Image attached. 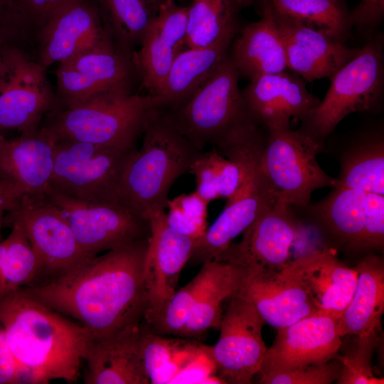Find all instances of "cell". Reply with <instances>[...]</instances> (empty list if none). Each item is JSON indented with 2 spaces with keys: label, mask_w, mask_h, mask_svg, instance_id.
<instances>
[{
  "label": "cell",
  "mask_w": 384,
  "mask_h": 384,
  "mask_svg": "<svg viewBox=\"0 0 384 384\" xmlns=\"http://www.w3.org/2000/svg\"><path fill=\"white\" fill-rule=\"evenodd\" d=\"M240 75L228 56L184 103L164 112L198 151L210 144L224 157L263 137L265 128L249 113L238 87Z\"/></svg>",
  "instance_id": "cell-3"
},
{
  "label": "cell",
  "mask_w": 384,
  "mask_h": 384,
  "mask_svg": "<svg viewBox=\"0 0 384 384\" xmlns=\"http://www.w3.org/2000/svg\"><path fill=\"white\" fill-rule=\"evenodd\" d=\"M168 1L95 0L102 19L112 31L126 55L130 48L140 45L149 26Z\"/></svg>",
  "instance_id": "cell-34"
},
{
  "label": "cell",
  "mask_w": 384,
  "mask_h": 384,
  "mask_svg": "<svg viewBox=\"0 0 384 384\" xmlns=\"http://www.w3.org/2000/svg\"><path fill=\"white\" fill-rule=\"evenodd\" d=\"M240 268L234 297L251 304L265 323L280 329L319 314L304 289L283 270Z\"/></svg>",
  "instance_id": "cell-18"
},
{
  "label": "cell",
  "mask_w": 384,
  "mask_h": 384,
  "mask_svg": "<svg viewBox=\"0 0 384 384\" xmlns=\"http://www.w3.org/2000/svg\"><path fill=\"white\" fill-rule=\"evenodd\" d=\"M383 50L380 36L360 48L333 75L324 98L301 121L298 129L324 146L325 139L347 115L380 108L384 93Z\"/></svg>",
  "instance_id": "cell-6"
},
{
  "label": "cell",
  "mask_w": 384,
  "mask_h": 384,
  "mask_svg": "<svg viewBox=\"0 0 384 384\" xmlns=\"http://www.w3.org/2000/svg\"><path fill=\"white\" fill-rule=\"evenodd\" d=\"M274 21L284 46L288 69L304 80L333 75L360 48L348 46L329 32L297 18L262 10Z\"/></svg>",
  "instance_id": "cell-14"
},
{
  "label": "cell",
  "mask_w": 384,
  "mask_h": 384,
  "mask_svg": "<svg viewBox=\"0 0 384 384\" xmlns=\"http://www.w3.org/2000/svg\"><path fill=\"white\" fill-rule=\"evenodd\" d=\"M299 222L293 207L277 201L245 230L239 242H232L215 260L245 269L282 271L292 261Z\"/></svg>",
  "instance_id": "cell-13"
},
{
  "label": "cell",
  "mask_w": 384,
  "mask_h": 384,
  "mask_svg": "<svg viewBox=\"0 0 384 384\" xmlns=\"http://www.w3.org/2000/svg\"><path fill=\"white\" fill-rule=\"evenodd\" d=\"M11 14V0H0V24Z\"/></svg>",
  "instance_id": "cell-48"
},
{
  "label": "cell",
  "mask_w": 384,
  "mask_h": 384,
  "mask_svg": "<svg viewBox=\"0 0 384 384\" xmlns=\"http://www.w3.org/2000/svg\"><path fill=\"white\" fill-rule=\"evenodd\" d=\"M266 324L255 307L233 297L220 324V336L208 346L222 383L250 384L259 373L267 350L262 336Z\"/></svg>",
  "instance_id": "cell-12"
},
{
  "label": "cell",
  "mask_w": 384,
  "mask_h": 384,
  "mask_svg": "<svg viewBox=\"0 0 384 384\" xmlns=\"http://www.w3.org/2000/svg\"><path fill=\"white\" fill-rule=\"evenodd\" d=\"M384 243V195L366 192L361 250H380Z\"/></svg>",
  "instance_id": "cell-41"
},
{
  "label": "cell",
  "mask_w": 384,
  "mask_h": 384,
  "mask_svg": "<svg viewBox=\"0 0 384 384\" xmlns=\"http://www.w3.org/2000/svg\"><path fill=\"white\" fill-rule=\"evenodd\" d=\"M18 198L11 189L0 181V241L1 240V229L4 226V218L15 207Z\"/></svg>",
  "instance_id": "cell-47"
},
{
  "label": "cell",
  "mask_w": 384,
  "mask_h": 384,
  "mask_svg": "<svg viewBox=\"0 0 384 384\" xmlns=\"http://www.w3.org/2000/svg\"><path fill=\"white\" fill-rule=\"evenodd\" d=\"M208 203L195 191L169 200L166 223L174 232L198 240L206 233Z\"/></svg>",
  "instance_id": "cell-37"
},
{
  "label": "cell",
  "mask_w": 384,
  "mask_h": 384,
  "mask_svg": "<svg viewBox=\"0 0 384 384\" xmlns=\"http://www.w3.org/2000/svg\"><path fill=\"white\" fill-rule=\"evenodd\" d=\"M142 354L149 383L203 381L208 371L202 362L210 359L208 346L187 339L152 331L144 322Z\"/></svg>",
  "instance_id": "cell-26"
},
{
  "label": "cell",
  "mask_w": 384,
  "mask_h": 384,
  "mask_svg": "<svg viewBox=\"0 0 384 384\" xmlns=\"http://www.w3.org/2000/svg\"><path fill=\"white\" fill-rule=\"evenodd\" d=\"M144 321L115 335L89 341L86 384H148L142 354Z\"/></svg>",
  "instance_id": "cell-25"
},
{
  "label": "cell",
  "mask_w": 384,
  "mask_h": 384,
  "mask_svg": "<svg viewBox=\"0 0 384 384\" xmlns=\"http://www.w3.org/2000/svg\"><path fill=\"white\" fill-rule=\"evenodd\" d=\"M341 362L337 358L323 363L309 364L261 374L262 384H330L339 378Z\"/></svg>",
  "instance_id": "cell-40"
},
{
  "label": "cell",
  "mask_w": 384,
  "mask_h": 384,
  "mask_svg": "<svg viewBox=\"0 0 384 384\" xmlns=\"http://www.w3.org/2000/svg\"><path fill=\"white\" fill-rule=\"evenodd\" d=\"M54 141L43 131L0 134V181L20 199L46 195L50 187Z\"/></svg>",
  "instance_id": "cell-24"
},
{
  "label": "cell",
  "mask_w": 384,
  "mask_h": 384,
  "mask_svg": "<svg viewBox=\"0 0 384 384\" xmlns=\"http://www.w3.org/2000/svg\"><path fill=\"white\" fill-rule=\"evenodd\" d=\"M336 185L384 195V139L383 129L361 134L339 157Z\"/></svg>",
  "instance_id": "cell-32"
},
{
  "label": "cell",
  "mask_w": 384,
  "mask_h": 384,
  "mask_svg": "<svg viewBox=\"0 0 384 384\" xmlns=\"http://www.w3.org/2000/svg\"><path fill=\"white\" fill-rule=\"evenodd\" d=\"M1 47H0V50H1Z\"/></svg>",
  "instance_id": "cell-49"
},
{
  "label": "cell",
  "mask_w": 384,
  "mask_h": 384,
  "mask_svg": "<svg viewBox=\"0 0 384 384\" xmlns=\"http://www.w3.org/2000/svg\"><path fill=\"white\" fill-rule=\"evenodd\" d=\"M46 68L16 48L0 50V134L37 132L53 108Z\"/></svg>",
  "instance_id": "cell-9"
},
{
  "label": "cell",
  "mask_w": 384,
  "mask_h": 384,
  "mask_svg": "<svg viewBox=\"0 0 384 384\" xmlns=\"http://www.w3.org/2000/svg\"><path fill=\"white\" fill-rule=\"evenodd\" d=\"M196 275L187 284L176 291L157 317L149 325L159 334L181 337L188 321L198 288Z\"/></svg>",
  "instance_id": "cell-38"
},
{
  "label": "cell",
  "mask_w": 384,
  "mask_h": 384,
  "mask_svg": "<svg viewBox=\"0 0 384 384\" xmlns=\"http://www.w3.org/2000/svg\"><path fill=\"white\" fill-rule=\"evenodd\" d=\"M283 271L306 291L319 314L339 319L356 290L357 272L325 247L292 260Z\"/></svg>",
  "instance_id": "cell-22"
},
{
  "label": "cell",
  "mask_w": 384,
  "mask_h": 384,
  "mask_svg": "<svg viewBox=\"0 0 384 384\" xmlns=\"http://www.w3.org/2000/svg\"><path fill=\"white\" fill-rule=\"evenodd\" d=\"M188 7L169 0L161 8L144 34L132 60L142 87L151 95H159L171 65L186 49Z\"/></svg>",
  "instance_id": "cell-20"
},
{
  "label": "cell",
  "mask_w": 384,
  "mask_h": 384,
  "mask_svg": "<svg viewBox=\"0 0 384 384\" xmlns=\"http://www.w3.org/2000/svg\"><path fill=\"white\" fill-rule=\"evenodd\" d=\"M239 31V26L231 28L212 43L186 48L177 55L159 95L168 100L169 105L184 103L213 75L228 56Z\"/></svg>",
  "instance_id": "cell-29"
},
{
  "label": "cell",
  "mask_w": 384,
  "mask_h": 384,
  "mask_svg": "<svg viewBox=\"0 0 384 384\" xmlns=\"http://www.w3.org/2000/svg\"><path fill=\"white\" fill-rule=\"evenodd\" d=\"M357 284L353 296L338 319V332L361 336L380 334L384 311V265L383 259L369 254L354 267Z\"/></svg>",
  "instance_id": "cell-30"
},
{
  "label": "cell",
  "mask_w": 384,
  "mask_h": 384,
  "mask_svg": "<svg viewBox=\"0 0 384 384\" xmlns=\"http://www.w3.org/2000/svg\"><path fill=\"white\" fill-rule=\"evenodd\" d=\"M50 111L49 121L40 129L54 142L72 139L110 147L133 149L156 111L169 105L160 95L132 94L122 88L63 103Z\"/></svg>",
  "instance_id": "cell-5"
},
{
  "label": "cell",
  "mask_w": 384,
  "mask_h": 384,
  "mask_svg": "<svg viewBox=\"0 0 384 384\" xmlns=\"http://www.w3.org/2000/svg\"><path fill=\"white\" fill-rule=\"evenodd\" d=\"M260 11L290 16L323 29L346 43L352 27L346 0H254Z\"/></svg>",
  "instance_id": "cell-35"
},
{
  "label": "cell",
  "mask_w": 384,
  "mask_h": 384,
  "mask_svg": "<svg viewBox=\"0 0 384 384\" xmlns=\"http://www.w3.org/2000/svg\"><path fill=\"white\" fill-rule=\"evenodd\" d=\"M324 148L290 126L267 129L259 171L277 201L302 208L314 191L335 186L336 178L322 169L316 159Z\"/></svg>",
  "instance_id": "cell-7"
},
{
  "label": "cell",
  "mask_w": 384,
  "mask_h": 384,
  "mask_svg": "<svg viewBox=\"0 0 384 384\" xmlns=\"http://www.w3.org/2000/svg\"><path fill=\"white\" fill-rule=\"evenodd\" d=\"M135 149L56 140L50 188L82 201L117 203L118 182Z\"/></svg>",
  "instance_id": "cell-8"
},
{
  "label": "cell",
  "mask_w": 384,
  "mask_h": 384,
  "mask_svg": "<svg viewBox=\"0 0 384 384\" xmlns=\"http://www.w3.org/2000/svg\"><path fill=\"white\" fill-rule=\"evenodd\" d=\"M70 0H11L12 16L33 22L40 28L60 6Z\"/></svg>",
  "instance_id": "cell-44"
},
{
  "label": "cell",
  "mask_w": 384,
  "mask_h": 384,
  "mask_svg": "<svg viewBox=\"0 0 384 384\" xmlns=\"http://www.w3.org/2000/svg\"><path fill=\"white\" fill-rule=\"evenodd\" d=\"M1 326V325H0Z\"/></svg>",
  "instance_id": "cell-50"
},
{
  "label": "cell",
  "mask_w": 384,
  "mask_h": 384,
  "mask_svg": "<svg viewBox=\"0 0 384 384\" xmlns=\"http://www.w3.org/2000/svg\"><path fill=\"white\" fill-rule=\"evenodd\" d=\"M384 16V0H361L350 12L352 26L364 31L375 28Z\"/></svg>",
  "instance_id": "cell-45"
},
{
  "label": "cell",
  "mask_w": 384,
  "mask_h": 384,
  "mask_svg": "<svg viewBox=\"0 0 384 384\" xmlns=\"http://www.w3.org/2000/svg\"><path fill=\"white\" fill-rule=\"evenodd\" d=\"M0 325L22 373L23 383L78 380L92 337L78 322L22 288L0 299Z\"/></svg>",
  "instance_id": "cell-2"
},
{
  "label": "cell",
  "mask_w": 384,
  "mask_h": 384,
  "mask_svg": "<svg viewBox=\"0 0 384 384\" xmlns=\"http://www.w3.org/2000/svg\"><path fill=\"white\" fill-rule=\"evenodd\" d=\"M210 153L216 170L219 198L229 201L237 194L242 184V171L238 165L222 156L215 148Z\"/></svg>",
  "instance_id": "cell-43"
},
{
  "label": "cell",
  "mask_w": 384,
  "mask_h": 384,
  "mask_svg": "<svg viewBox=\"0 0 384 384\" xmlns=\"http://www.w3.org/2000/svg\"><path fill=\"white\" fill-rule=\"evenodd\" d=\"M202 265L196 274L199 283L196 300L181 337H198L211 328L218 329L223 302L235 296L238 292L240 267L217 260Z\"/></svg>",
  "instance_id": "cell-31"
},
{
  "label": "cell",
  "mask_w": 384,
  "mask_h": 384,
  "mask_svg": "<svg viewBox=\"0 0 384 384\" xmlns=\"http://www.w3.org/2000/svg\"><path fill=\"white\" fill-rule=\"evenodd\" d=\"M276 201L259 171L245 176L237 194L227 201L223 212L196 241L189 262L196 265L217 260L235 238Z\"/></svg>",
  "instance_id": "cell-23"
},
{
  "label": "cell",
  "mask_w": 384,
  "mask_h": 384,
  "mask_svg": "<svg viewBox=\"0 0 384 384\" xmlns=\"http://www.w3.org/2000/svg\"><path fill=\"white\" fill-rule=\"evenodd\" d=\"M189 173L195 176V192L208 203L219 198L216 170L210 151H201L192 163Z\"/></svg>",
  "instance_id": "cell-42"
},
{
  "label": "cell",
  "mask_w": 384,
  "mask_h": 384,
  "mask_svg": "<svg viewBox=\"0 0 384 384\" xmlns=\"http://www.w3.org/2000/svg\"><path fill=\"white\" fill-rule=\"evenodd\" d=\"M267 348L261 370L263 374L336 358L342 345L338 319L328 314L303 318L280 329Z\"/></svg>",
  "instance_id": "cell-17"
},
{
  "label": "cell",
  "mask_w": 384,
  "mask_h": 384,
  "mask_svg": "<svg viewBox=\"0 0 384 384\" xmlns=\"http://www.w3.org/2000/svg\"><path fill=\"white\" fill-rule=\"evenodd\" d=\"M358 337L357 346L353 353L338 357L341 362V370L336 383L383 384V378L374 375L371 366L374 350L380 341L379 334Z\"/></svg>",
  "instance_id": "cell-39"
},
{
  "label": "cell",
  "mask_w": 384,
  "mask_h": 384,
  "mask_svg": "<svg viewBox=\"0 0 384 384\" xmlns=\"http://www.w3.org/2000/svg\"><path fill=\"white\" fill-rule=\"evenodd\" d=\"M366 192L340 186L319 201L302 208L311 222L337 245L360 251Z\"/></svg>",
  "instance_id": "cell-27"
},
{
  "label": "cell",
  "mask_w": 384,
  "mask_h": 384,
  "mask_svg": "<svg viewBox=\"0 0 384 384\" xmlns=\"http://www.w3.org/2000/svg\"><path fill=\"white\" fill-rule=\"evenodd\" d=\"M95 1L70 0L41 27L38 63L46 68L110 41Z\"/></svg>",
  "instance_id": "cell-19"
},
{
  "label": "cell",
  "mask_w": 384,
  "mask_h": 384,
  "mask_svg": "<svg viewBox=\"0 0 384 384\" xmlns=\"http://www.w3.org/2000/svg\"><path fill=\"white\" fill-rule=\"evenodd\" d=\"M259 21L240 30L229 56L239 75L250 80L288 69L282 37L272 17L261 12Z\"/></svg>",
  "instance_id": "cell-28"
},
{
  "label": "cell",
  "mask_w": 384,
  "mask_h": 384,
  "mask_svg": "<svg viewBox=\"0 0 384 384\" xmlns=\"http://www.w3.org/2000/svg\"><path fill=\"white\" fill-rule=\"evenodd\" d=\"M148 239L89 257L58 277L21 288L50 309L77 320L92 339L112 336L144 321Z\"/></svg>",
  "instance_id": "cell-1"
},
{
  "label": "cell",
  "mask_w": 384,
  "mask_h": 384,
  "mask_svg": "<svg viewBox=\"0 0 384 384\" xmlns=\"http://www.w3.org/2000/svg\"><path fill=\"white\" fill-rule=\"evenodd\" d=\"M46 195L61 210L88 256L147 239L150 235L149 221L120 203L82 201L50 187Z\"/></svg>",
  "instance_id": "cell-11"
},
{
  "label": "cell",
  "mask_w": 384,
  "mask_h": 384,
  "mask_svg": "<svg viewBox=\"0 0 384 384\" xmlns=\"http://www.w3.org/2000/svg\"><path fill=\"white\" fill-rule=\"evenodd\" d=\"M23 383L21 368L0 326V384Z\"/></svg>",
  "instance_id": "cell-46"
},
{
  "label": "cell",
  "mask_w": 384,
  "mask_h": 384,
  "mask_svg": "<svg viewBox=\"0 0 384 384\" xmlns=\"http://www.w3.org/2000/svg\"><path fill=\"white\" fill-rule=\"evenodd\" d=\"M5 225L11 228L9 236L4 240L3 270L6 289L9 294L35 284L40 266L21 222L14 218L5 219Z\"/></svg>",
  "instance_id": "cell-36"
},
{
  "label": "cell",
  "mask_w": 384,
  "mask_h": 384,
  "mask_svg": "<svg viewBox=\"0 0 384 384\" xmlns=\"http://www.w3.org/2000/svg\"><path fill=\"white\" fill-rule=\"evenodd\" d=\"M9 218L21 222L37 256L40 270L33 285L58 277L91 257L80 247L61 210L46 195L21 198L4 220Z\"/></svg>",
  "instance_id": "cell-10"
},
{
  "label": "cell",
  "mask_w": 384,
  "mask_h": 384,
  "mask_svg": "<svg viewBox=\"0 0 384 384\" xmlns=\"http://www.w3.org/2000/svg\"><path fill=\"white\" fill-rule=\"evenodd\" d=\"M254 0H190L186 48L208 46L239 26L241 11Z\"/></svg>",
  "instance_id": "cell-33"
},
{
  "label": "cell",
  "mask_w": 384,
  "mask_h": 384,
  "mask_svg": "<svg viewBox=\"0 0 384 384\" xmlns=\"http://www.w3.org/2000/svg\"><path fill=\"white\" fill-rule=\"evenodd\" d=\"M142 135L141 149L132 152L121 174L117 201L148 220L165 210L173 183L189 173L201 151L172 126L163 108L151 115Z\"/></svg>",
  "instance_id": "cell-4"
},
{
  "label": "cell",
  "mask_w": 384,
  "mask_h": 384,
  "mask_svg": "<svg viewBox=\"0 0 384 384\" xmlns=\"http://www.w3.org/2000/svg\"><path fill=\"white\" fill-rule=\"evenodd\" d=\"M132 64V59L114 49L110 41L83 50L58 63V97L67 103L129 88Z\"/></svg>",
  "instance_id": "cell-15"
},
{
  "label": "cell",
  "mask_w": 384,
  "mask_h": 384,
  "mask_svg": "<svg viewBox=\"0 0 384 384\" xmlns=\"http://www.w3.org/2000/svg\"><path fill=\"white\" fill-rule=\"evenodd\" d=\"M287 70L251 80L241 90L249 113L266 129L289 127L292 117L302 121L321 102L301 76Z\"/></svg>",
  "instance_id": "cell-21"
},
{
  "label": "cell",
  "mask_w": 384,
  "mask_h": 384,
  "mask_svg": "<svg viewBox=\"0 0 384 384\" xmlns=\"http://www.w3.org/2000/svg\"><path fill=\"white\" fill-rule=\"evenodd\" d=\"M150 235L144 261V281L149 324L175 293L178 277L189 261L196 240L181 235L168 225L165 210L149 218Z\"/></svg>",
  "instance_id": "cell-16"
}]
</instances>
